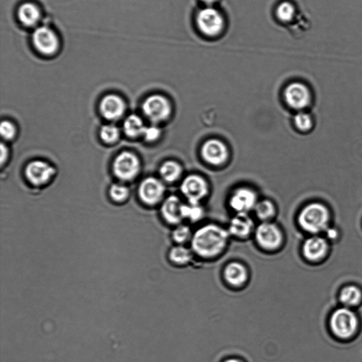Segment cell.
<instances>
[{"mask_svg": "<svg viewBox=\"0 0 362 362\" xmlns=\"http://www.w3.org/2000/svg\"><path fill=\"white\" fill-rule=\"evenodd\" d=\"M140 167L139 159L135 155L130 153H123L115 159L114 171L118 179L129 181L138 175Z\"/></svg>", "mask_w": 362, "mask_h": 362, "instance_id": "cell-13", "label": "cell"}, {"mask_svg": "<svg viewBox=\"0 0 362 362\" xmlns=\"http://www.w3.org/2000/svg\"><path fill=\"white\" fill-rule=\"evenodd\" d=\"M201 154L205 161L213 166L222 165L229 157L228 148L225 144L216 139L205 142L202 147Z\"/></svg>", "mask_w": 362, "mask_h": 362, "instance_id": "cell-15", "label": "cell"}, {"mask_svg": "<svg viewBox=\"0 0 362 362\" xmlns=\"http://www.w3.org/2000/svg\"><path fill=\"white\" fill-rule=\"evenodd\" d=\"M330 218V211L326 206L313 203L302 209L298 222L305 231L315 234L327 229Z\"/></svg>", "mask_w": 362, "mask_h": 362, "instance_id": "cell-3", "label": "cell"}, {"mask_svg": "<svg viewBox=\"0 0 362 362\" xmlns=\"http://www.w3.org/2000/svg\"><path fill=\"white\" fill-rule=\"evenodd\" d=\"M296 8L289 2H283L276 8V17L283 23H290L296 16Z\"/></svg>", "mask_w": 362, "mask_h": 362, "instance_id": "cell-28", "label": "cell"}, {"mask_svg": "<svg viewBox=\"0 0 362 362\" xmlns=\"http://www.w3.org/2000/svg\"><path fill=\"white\" fill-rule=\"evenodd\" d=\"M143 135L146 141L154 142L160 137L161 131L156 126L145 127Z\"/></svg>", "mask_w": 362, "mask_h": 362, "instance_id": "cell-33", "label": "cell"}, {"mask_svg": "<svg viewBox=\"0 0 362 362\" xmlns=\"http://www.w3.org/2000/svg\"><path fill=\"white\" fill-rule=\"evenodd\" d=\"M337 236V233L335 230L330 229L328 230V237L331 239H335Z\"/></svg>", "mask_w": 362, "mask_h": 362, "instance_id": "cell-37", "label": "cell"}, {"mask_svg": "<svg viewBox=\"0 0 362 362\" xmlns=\"http://www.w3.org/2000/svg\"><path fill=\"white\" fill-rule=\"evenodd\" d=\"M222 362H246L243 359L238 357H230L224 359Z\"/></svg>", "mask_w": 362, "mask_h": 362, "instance_id": "cell-34", "label": "cell"}, {"mask_svg": "<svg viewBox=\"0 0 362 362\" xmlns=\"http://www.w3.org/2000/svg\"><path fill=\"white\" fill-rule=\"evenodd\" d=\"M0 132L5 140L12 139L16 134V129L12 123L9 121H3L0 126Z\"/></svg>", "mask_w": 362, "mask_h": 362, "instance_id": "cell-32", "label": "cell"}, {"mask_svg": "<svg viewBox=\"0 0 362 362\" xmlns=\"http://www.w3.org/2000/svg\"><path fill=\"white\" fill-rule=\"evenodd\" d=\"M222 279L227 287L241 290L249 284L250 272L246 263L238 260L227 262L222 270Z\"/></svg>", "mask_w": 362, "mask_h": 362, "instance_id": "cell-5", "label": "cell"}, {"mask_svg": "<svg viewBox=\"0 0 362 362\" xmlns=\"http://www.w3.org/2000/svg\"><path fill=\"white\" fill-rule=\"evenodd\" d=\"M143 112L153 122H159L167 120L172 113L171 103L161 95H153L144 102Z\"/></svg>", "mask_w": 362, "mask_h": 362, "instance_id": "cell-8", "label": "cell"}, {"mask_svg": "<svg viewBox=\"0 0 362 362\" xmlns=\"http://www.w3.org/2000/svg\"><path fill=\"white\" fill-rule=\"evenodd\" d=\"M18 23L25 28L35 29L41 25L44 14L41 8L36 3L27 1L21 3L16 10Z\"/></svg>", "mask_w": 362, "mask_h": 362, "instance_id": "cell-14", "label": "cell"}, {"mask_svg": "<svg viewBox=\"0 0 362 362\" xmlns=\"http://www.w3.org/2000/svg\"><path fill=\"white\" fill-rule=\"evenodd\" d=\"M1 161L2 163H3L6 158H7V156H8V150H7V147L5 146V145L3 144H2L1 145Z\"/></svg>", "mask_w": 362, "mask_h": 362, "instance_id": "cell-35", "label": "cell"}, {"mask_svg": "<svg viewBox=\"0 0 362 362\" xmlns=\"http://www.w3.org/2000/svg\"><path fill=\"white\" fill-rule=\"evenodd\" d=\"M200 31L209 37L220 35L224 27V19L222 14L213 7H206L201 10L196 18Z\"/></svg>", "mask_w": 362, "mask_h": 362, "instance_id": "cell-6", "label": "cell"}, {"mask_svg": "<svg viewBox=\"0 0 362 362\" xmlns=\"http://www.w3.org/2000/svg\"><path fill=\"white\" fill-rule=\"evenodd\" d=\"M183 205L177 196H172L165 200L161 208V213L167 224L176 227L183 223Z\"/></svg>", "mask_w": 362, "mask_h": 362, "instance_id": "cell-18", "label": "cell"}, {"mask_svg": "<svg viewBox=\"0 0 362 362\" xmlns=\"http://www.w3.org/2000/svg\"><path fill=\"white\" fill-rule=\"evenodd\" d=\"M194 233V230L188 224L181 223L174 227L171 233V239L174 244L190 246Z\"/></svg>", "mask_w": 362, "mask_h": 362, "instance_id": "cell-22", "label": "cell"}, {"mask_svg": "<svg viewBox=\"0 0 362 362\" xmlns=\"http://www.w3.org/2000/svg\"><path fill=\"white\" fill-rule=\"evenodd\" d=\"M183 221L188 220L191 223H198L205 216V211L200 205L183 204L182 207Z\"/></svg>", "mask_w": 362, "mask_h": 362, "instance_id": "cell-26", "label": "cell"}, {"mask_svg": "<svg viewBox=\"0 0 362 362\" xmlns=\"http://www.w3.org/2000/svg\"><path fill=\"white\" fill-rule=\"evenodd\" d=\"M31 44L41 57H53L60 51L61 40L53 28L41 25L33 30Z\"/></svg>", "mask_w": 362, "mask_h": 362, "instance_id": "cell-4", "label": "cell"}, {"mask_svg": "<svg viewBox=\"0 0 362 362\" xmlns=\"http://www.w3.org/2000/svg\"><path fill=\"white\" fill-rule=\"evenodd\" d=\"M294 125L298 130L307 133L310 131L313 127V120L311 116L305 112H300L294 117Z\"/></svg>", "mask_w": 362, "mask_h": 362, "instance_id": "cell-29", "label": "cell"}, {"mask_svg": "<svg viewBox=\"0 0 362 362\" xmlns=\"http://www.w3.org/2000/svg\"><path fill=\"white\" fill-rule=\"evenodd\" d=\"M165 192L164 184L155 178H148L140 185L139 194L142 201L150 205L157 204Z\"/></svg>", "mask_w": 362, "mask_h": 362, "instance_id": "cell-16", "label": "cell"}, {"mask_svg": "<svg viewBox=\"0 0 362 362\" xmlns=\"http://www.w3.org/2000/svg\"><path fill=\"white\" fill-rule=\"evenodd\" d=\"M101 138L106 143H114L119 138L120 132L117 127L113 125H104L101 130Z\"/></svg>", "mask_w": 362, "mask_h": 362, "instance_id": "cell-30", "label": "cell"}, {"mask_svg": "<svg viewBox=\"0 0 362 362\" xmlns=\"http://www.w3.org/2000/svg\"><path fill=\"white\" fill-rule=\"evenodd\" d=\"M144 129L143 122L138 116L132 115L124 122V131L129 137L136 138L143 135Z\"/></svg>", "mask_w": 362, "mask_h": 362, "instance_id": "cell-25", "label": "cell"}, {"mask_svg": "<svg viewBox=\"0 0 362 362\" xmlns=\"http://www.w3.org/2000/svg\"><path fill=\"white\" fill-rule=\"evenodd\" d=\"M285 99L290 108L302 111L311 102V93L307 86L301 82H293L288 85L284 93Z\"/></svg>", "mask_w": 362, "mask_h": 362, "instance_id": "cell-9", "label": "cell"}, {"mask_svg": "<svg viewBox=\"0 0 362 362\" xmlns=\"http://www.w3.org/2000/svg\"><path fill=\"white\" fill-rule=\"evenodd\" d=\"M255 228L257 226L248 214H236L227 227L231 238L237 241H246L252 238Z\"/></svg>", "mask_w": 362, "mask_h": 362, "instance_id": "cell-11", "label": "cell"}, {"mask_svg": "<svg viewBox=\"0 0 362 362\" xmlns=\"http://www.w3.org/2000/svg\"><path fill=\"white\" fill-rule=\"evenodd\" d=\"M182 172L181 165L174 161H167L160 168V175L164 181L168 183L177 181Z\"/></svg>", "mask_w": 362, "mask_h": 362, "instance_id": "cell-23", "label": "cell"}, {"mask_svg": "<svg viewBox=\"0 0 362 362\" xmlns=\"http://www.w3.org/2000/svg\"><path fill=\"white\" fill-rule=\"evenodd\" d=\"M100 109L104 118L116 120L123 115L125 105L120 97L112 94L103 98L100 105Z\"/></svg>", "mask_w": 362, "mask_h": 362, "instance_id": "cell-20", "label": "cell"}, {"mask_svg": "<svg viewBox=\"0 0 362 362\" xmlns=\"http://www.w3.org/2000/svg\"><path fill=\"white\" fill-rule=\"evenodd\" d=\"M28 180L36 185L47 183L55 174V168L42 161H34L26 168Z\"/></svg>", "mask_w": 362, "mask_h": 362, "instance_id": "cell-17", "label": "cell"}, {"mask_svg": "<svg viewBox=\"0 0 362 362\" xmlns=\"http://www.w3.org/2000/svg\"><path fill=\"white\" fill-rule=\"evenodd\" d=\"M328 248L326 240L320 237H313L307 240L302 246L305 257L311 261L322 259Z\"/></svg>", "mask_w": 362, "mask_h": 362, "instance_id": "cell-21", "label": "cell"}, {"mask_svg": "<svg viewBox=\"0 0 362 362\" xmlns=\"http://www.w3.org/2000/svg\"><path fill=\"white\" fill-rule=\"evenodd\" d=\"M255 216L261 222H272L276 216V208L274 204L268 200L258 202L254 209Z\"/></svg>", "mask_w": 362, "mask_h": 362, "instance_id": "cell-24", "label": "cell"}, {"mask_svg": "<svg viewBox=\"0 0 362 362\" xmlns=\"http://www.w3.org/2000/svg\"><path fill=\"white\" fill-rule=\"evenodd\" d=\"M110 195L115 201L121 202L129 196V190L122 185L115 184L111 188Z\"/></svg>", "mask_w": 362, "mask_h": 362, "instance_id": "cell-31", "label": "cell"}, {"mask_svg": "<svg viewBox=\"0 0 362 362\" xmlns=\"http://www.w3.org/2000/svg\"><path fill=\"white\" fill-rule=\"evenodd\" d=\"M253 238L261 251L270 254L281 250L285 242L281 228L272 222H261L257 225Z\"/></svg>", "mask_w": 362, "mask_h": 362, "instance_id": "cell-2", "label": "cell"}, {"mask_svg": "<svg viewBox=\"0 0 362 362\" xmlns=\"http://www.w3.org/2000/svg\"><path fill=\"white\" fill-rule=\"evenodd\" d=\"M231 238L227 229L215 223L194 230L190 246L196 259L209 262L220 259L227 252Z\"/></svg>", "mask_w": 362, "mask_h": 362, "instance_id": "cell-1", "label": "cell"}, {"mask_svg": "<svg viewBox=\"0 0 362 362\" xmlns=\"http://www.w3.org/2000/svg\"><path fill=\"white\" fill-rule=\"evenodd\" d=\"M258 203L257 194L248 188H240L233 192L229 201V205L237 214H248L254 210Z\"/></svg>", "mask_w": 362, "mask_h": 362, "instance_id": "cell-12", "label": "cell"}, {"mask_svg": "<svg viewBox=\"0 0 362 362\" xmlns=\"http://www.w3.org/2000/svg\"><path fill=\"white\" fill-rule=\"evenodd\" d=\"M201 1L206 7H213L218 2V0H201Z\"/></svg>", "mask_w": 362, "mask_h": 362, "instance_id": "cell-36", "label": "cell"}, {"mask_svg": "<svg viewBox=\"0 0 362 362\" xmlns=\"http://www.w3.org/2000/svg\"><path fill=\"white\" fill-rule=\"evenodd\" d=\"M181 190L190 204L200 205L201 201L208 194L209 188L203 178L190 175L183 180Z\"/></svg>", "mask_w": 362, "mask_h": 362, "instance_id": "cell-10", "label": "cell"}, {"mask_svg": "<svg viewBox=\"0 0 362 362\" xmlns=\"http://www.w3.org/2000/svg\"><path fill=\"white\" fill-rule=\"evenodd\" d=\"M170 264L177 268H185L196 260L194 253L190 246L174 244L167 253Z\"/></svg>", "mask_w": 362, "mask_h": 362, "instance_id": "cell-19", "label": "cell"}, {"mask_svg": "<svg viewBox=\"0 0 362 362\" xmlns=\"http://www.w3.org/2000/svg\"><path fill=\"white\" fill-rule=\"evenodd\" d=\"M358 326L356 315L351 310L344 308L337 309L331 318V327L337 337L348 338L351 337Z\"/></svg>", "mask_w": 362, "mask_h": 362, "instance_id": "cell-7", "label": "cell"}, {"mask_svg": "<svg viewBox=\"0 0 362 362\" xmlns=\"http://www.w3.org/2000/svg\"><path fill=\"white\" fill-rule=\"evenodd\" d=\"M361 292L355 286L350 285L345 287L339 295V300L348 307H353L359 303L361 300Z\"/></svg>", "mask_w": 362, "mask_h": 362, "instance_id": "cell-27", "label": "cell"}]
</instances>
